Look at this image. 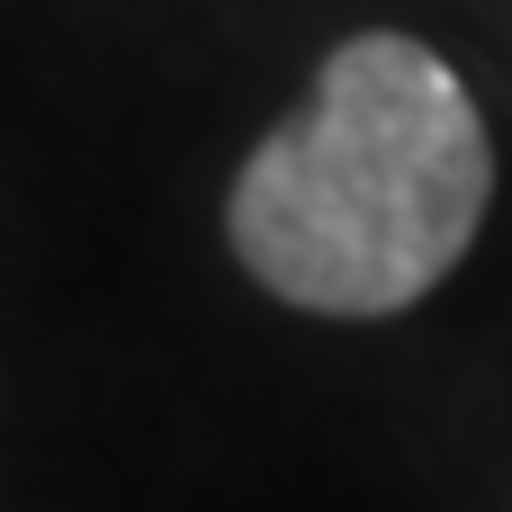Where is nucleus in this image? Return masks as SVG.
<instances>
[{
  "label": "nucleus",
  "mask_w": 512,
  "mask_h": 512,
  "mask_svg": "<svg viewBox=\"0 0 512 512\" xmlns=\"http://www.w3.org/2000/svg\"><path fill=\"white\" fill-rule=\"evenodd\" d=\"M495 198V144L468 81L396 27L324 54L315 99L234 171V261L306 315H405L432 297Z\"/></svg>",
  "instance_id": "f257e3e1"
}]
</instances>
